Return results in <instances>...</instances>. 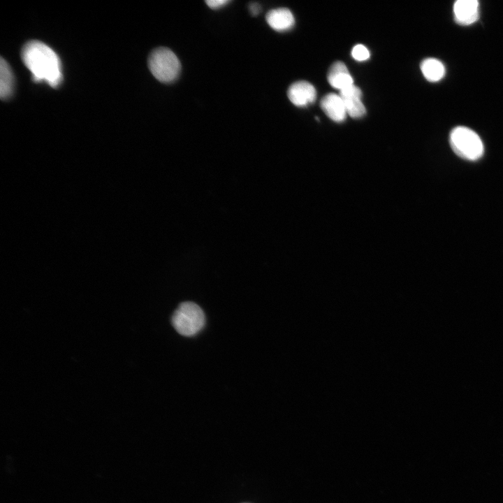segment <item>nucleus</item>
I'll return each instance as SVG.
<instances>
[{
    "label": "nucleus",
    "instance_id": "1",
    "mask_svg": "<svg viewBox=\"0 0 503 503\" xmlns=\"http://www.w3.org/2000/svg\"><path fill=\"white\" fill-rule=\"evenodd\" d=\"M21 57L34 81L45 82L52 87L61 84V61L57 53L48 45L38 41H29L23 46Z\"/></svg>",
    "mask_w": 503,
    "mask_h": 503
},
{
    "label": "nucleus",
    "instance_id": "2",
    "mask_svg": "<svg viewBox=\"0 0 503 503\" xmlns=\"http://www.w3.org/2000/svg\"><path fill=\"white\" fill-rule=\"evenodd\" d=\"M148 67L154 77L161 82L168 83L176 80L180 73L181 64L175 54L169 48L154 49L148 57Z\"/></svg>",
    "mask_w": 503,
    "mask_h": 503
},
{
    "label": "nucleus",
    "instance_id": "3",
    "mask_svg": "<svg viewBox=\"0 0 503 503\" xmlns=\"http://www.w3.org/2000/svg\"><path fill=\"white\" fill-rule=\"evenodd\" d=\"M171 321L177 333L189 337L202 330L205 323V316L198 305L193 302H184L174 312Z\"/></svg>",
    "mask_w": 503,
    "mask_h": 503
},
{
    "label": "nucleus",
    "instance_id": "4",
    "mask_svg": "<svg viewBox=\"0 0 503 503\" xmlns=\"http://www.w3.org/2000/svg\"><path fill=\"white\" fill-rule=\"evenodd\" d=\"M450 145L458 156L467 160L476 161L483 154V145L480 137L465 126H457L451 131Z\"/></svg>",
    "mask_w": 503,
    "mask_h": 503
},
{
    "label": "nucleus",
    "instance_id": "5",
    "mask_svg": "<svg viewBox=\"0 0 503 503\" xmlns=\"http://www.w3.org/2000/svg\"><path fill=\"white\" fill-rule=\"evenodd\" d=\"M287 96L293 105L305 107L315 101L316 92L311 83L301 80L293 83L289 87Z\"/></svg>",
    "mask_w": 503,
    "mask_h": 503
},
{
    "label": "nucleus",
    "instance_id": "6",
    "mask_svg": "<svg viewBox=\"0 0 503 503\" xmlns=\"http://www.w3.org/2000/svg\"><path fill=\"white\" fill-rule=\"evenodd\" d=\"M347 115L353 118H360L365 115L366 109L361 97L362 92L359 87L352 85L340 91Z\"/></svg>",
    "mask_w": 503,
    "mask_h": 503
},
{
    "label": "nucleus",
    "instance_id": "7",
    "mask_svg": "<svg viewBox=\"0 0 503 503\" xmlns=\"http://www.w3.org/2000/svg\"><path fill=\"white\" fill-rule=\"evenodd\" d=\"M455 22L461 25L475 22L479 17V6L476 0H458L453 6Z\"/></svg>",
    "mask_w": 503,
    "mask_h": 503
},
{
    "label": "nucleus",
    "instance_id": "8",
    "mask_svg": "<svg viewBox=\"0 0 503 503\" xmlns=\"http://www.w3.org/2000/svg\"><path fill=\"white\" fill-rule=\"evenodd\" d=\"M320 105L324 113L333 121L343 122L347 117L344 102L340 95L330 93L321 100Z\"/></svg>",
    "mask_w": 503,
    "mask_h": 503
},
{
    "label": "nucleus",
    "instance_id": "9",
    "mask_svg": "<svg viewBox=\"0 0 503 503\" xmlns=\"http://www.w3.org/2000/svg\"><path fill=\"white\" fill-rule=\"evenodd\" d=\"M269 26L277 31H285L291 29L294 24V17L290 10L279 8L270 10L265 16Z\"/></svg>",
    "mask_w": 503,
    "mask_h": 503
},
{
    "label": "nucleus",
    "instance_id": "10",
    "mask_svg": "<svg viewBox=\"0 0 503 503\" xmlns=\"http://www.w3.org/2000/svg\"><path fill=\"white\" fill-rule=\"evenodd\" d=\"M327 78L329 84L340 91L353 85V78L342 61H336L332 64Z\"/></svg>",
    "mask_w": 503,
    "mask_h": 503
},
{
    "label": "nucleus",
    "instance_id": "11",
    "mask_svg": "<svg viewBox=\"0 0 503 503\" xmlns=\"http://www.w3.org/2000/svg\"><path fill=\"white\" fill-rule=\"evenodd\" d=\"M421 70L425 79L430 82H437L445 74L444 66L435 58L424 59L421 64Z\"/></svg>",
    "mask_w": 503,
    "mask_h": 503
},
{
    "label": "nucleus",
    "instance_id": "12",
    "mask_svg": "<svg viewBox=\"0 0 503 503\" xmlns=\"http://www.w3.org/2000/svg\"><path fill=\"white\" fill-rule=\"evenodd\" d=\"M13 75L10 66L2 57L0 61V96L8 99L13 90Z\"/></svg>",
    "mask_w": 503,
    "mask_h": 503
},
{
    "label": "nucleus",
    "instance_id": "13",
    "mask_svg": "<svg viewBox=\"0 0 503 503\" xmlns=\"http://www.w3.org/2000/svg\"><path fill=\"white\" fill-rule=\"evenodd\" d=\"M351 56L356 61H363L370 58V52L363 45L358 44L353 48Z\"/></svg>",
    "mask_w": 503,
    "mask_h": 503
},
{
    "label": "nucleus",
    "instance_id": "14",
    "mask_svg": "<svg viewBox=\"0 0 503 503\" xmlns=\"http://www.w3.org/2000/svg\"><path fill=\"white\" fill-rule=\"evenodd\" d=\"M230 1L228 0H208L205 1V3L207 5L212 8V9H217L221 7L224 6L226 4L228 3Z\"/></svg>",
    "mask_w": 503,
    "mask_h": 503
},
{
    "label": "nucleus",
    "instance_id": "15",
    "mask_svg": "<svg viewBox=\"0 0 503 503\" xmlns=\"http://www.w3.org/2000/svg\"><path fill=\"white\" fill-rule=\"evenodd\" d=\"M261 7L256 3H252L249 5V10L253 15H256L260 12Z\"/></svg>",
    "mask_w": 503,
    "mask_h": 503
}]
</instances>
